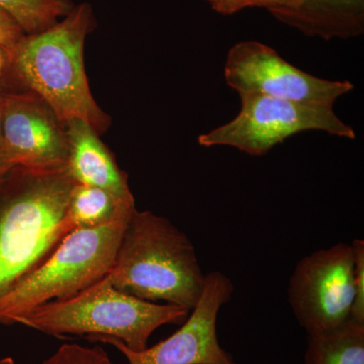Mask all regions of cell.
I'll return each instance as SVG.
<instances>
[{
    "label": "cell",
    "mask_w": 364,
    "mask_h": 364,
    "mask_svg": "<svg viewBox=\"0 0 364 364\" xmlns=\"http://www.w3.org/2000/svg\"><path fill=\"white\" fill-rule=\"evenodd\" d=\"M23 36L25 32L20 25L0 7V48L9 54Z\"/></svg>",
    "instance_id": "ac0fdd59"
},
{
    "label": "cell",
    "mask_w": 364,
    "mask_h": 364,
    "mask_svg": "<svg viewBox=\"0 0 364 364\" xmlns=\"http://www.w3.org/2000/svg\"><path fill=\"white\" fill-rule=\"evenodd\" d=\"M130 218L67 235L48 259L0 298V324L13 325L33 309L73 298L104 279Z\"/></svg>",
    "instance_id": "5b68a950"
},
{
    "label": "cell",
    "mask_w": 364,
    "mask_h": 364,
    "mask_svg": "<svg viewBox=\"0 0 364 364\" xmlns=\"http://www.w3.org/2000/svg\"><path fill=\"white\" fill-rule=\"evenodd\" d=\"M107 277L116 289L135 298L166 301L189 312L200 299L205 280L186 234L166 218L136 210Z\"/></svg>",
    "instance_id": "7a4b0ae2"
},
{
    "label": "cell",
    "mask_w": 364,
    "mask_h": 364,
    "mask_svg": "<svg viewBox=\"0 0 364 364\" xmlns=\"http://www.w3.org/2000/svg\"><path fill=\"white\" fill-rule=\"evenodd\" d=\"M234 289L233 282L225 273L205 274L200 298L181 329L150 348L133 351L121 340L111 337H98L93 342L116 347L129 364H238L223 348L217 333L220 310L231 301Z\"/></svg>",
    "instance_id": "9c48e42d"
},
{
    "label": "cell",
    "mask_w": 364,
    "mask_h": 364,
    "mask_svg": "<svg viewBox=\"0 0 364 364\" xmlns=\"http://www.w3.org/2000/svg\"><path fill=\"white\" fill-rule=\"evenodd\" d=\"M269 13L308 37L348 40L364 33V0H299Z\"/></svg>",
    "instance_id": "7c38bea8"
},
{
    "label": "cell",
    "mask_w": 364,
    "mask_h": 364,
    "mask_svg": "<svg viewBox=\"0 0 364 364\" xmlns=\"http://www.w3.org/2000/svg\"><path fill=\"white\" fill-rule=\"evenodd\" d=\"M135 210V207L119 202L104 189L75 182L62 219V229L68 235L75 230L107 224L117 218L130 217Z\"/></svg>",
    "instance_id": "4fadbf2b"
},
{
    "label": "cell",
    "mask_w": 364,
    "mask_h": 364,
    "mask_svg": "<svg viewBox=\"0 0 364 364\" xmlns=\"http://www.w3.org/2000/svg\"><path fill=\"white\" fill-rule=\"evenodd\" d=\"M299 0H245L246 7H264L268 11L294 6Z\"/></svg>",
    "instance_id": "ffe728a7"
},
{
    "label": "cell",
    "mask_w": 364,
    "mask_h": 364,
    "mask_svg": "<svg viewBox=\"0 0 364 364\" xmlns=\"http://www.w3.org/2000/svg\"><path fill=\"white\" fill-rule=\"evenodd\" d=\"M304 364H364V324L350 318L332 331L308 335Z\"/></svg>",
    "instance_id": "5bb4252c"
},
{
    "label": "cell",
    "mask_w": 364,
    "mask_h": 364,
    "mask_svg": "<svg viewBox=\"0 0 364 364\" xmlns=\"http://www.w3.org/2000/svg\"><path fill=\"white\" fill-rule=\"evenodd\" d=\"M0 148L16 166L38 172L66 169L67 139L47 112L23 98H2Z\"/></svg>",
    "instance_id": "30bf717a"
},
{
    "label": "cell",
    "mask_w": 364,
    "mask_h": 364,
    "mask_svg": "<svg viewBox=\"0 0 364 364\" xmlns=\"http://www.w3.org/2000/svg\"><path fill=\"white\" fill-rule=\"evenodd\" d=\"M240 100L237 117L198 136L200 146H228L252 156H262L301 132H325L350 140L356 136L353 128L345 124L332 107L261 95H242Z\"/></svg>",
    "instance_id": "8992f818"
},
{
    "label": "cell",
    "mask_w": 364,
    "mask_h": 364,
    "mask_svg": "<svg viewBox=\"0 0 364 364\" xmlns=\"http://www.w3.org/2000/svg\"><path fill=\"white\" fill-rule=\"evenodd\" d=\"M67 126L69 176L76 183L104 189L124 205L135 207L126 177L97 138L95 129L82 119H72Z\"/></svg>",
    "instance_id": "8fae6325"
},
{
    "label": "cell",
    "mask_w": 364,
    "mask_h": 364,
    "mask_svg": "<svg viewBox=\"0 0 364 364\" xmlns=\"http://www.w3.org/2000/svg\"><path fill=\"white\" fill-rule=\"evenodd\" d=\"M1 100H2V97H0V102H1Z\"/></svg>",
    "instance_id": "484cf974"
},
{
    "label": "cell",
    "mask_w": 364,
    "mask_h": 364,
    "mask_svg": "<svg viewBox=\"0 0 364 364\" xmlns=\"http://www.w3.org/2000/svg\"><path fill=\"white\" fill-rule=\"evenodd\" d=\"M16 166H11V165H4V166H0V186L4 183V181H6L7 176H9V172L11 171Z\"/></svg>",
    "instance_id": "44dd1931"
},
{
    "label": "cell",
    "mask_w": 364,
    "mask_h": 364,
    "mask_svg": "<svg viewBox=\"0 0 364 364\" xmlns=\"http://www.w3.org/2000/svg\"><path fill=\"white\" fill-rule=\"evenodd\" d=\"M1 129H2V100L0 102V141H1Z\"/></svg>",
    "instance_id": "cb8c5ba5"
},
{
    "label": "cell",
    "mask_w": 364,
    "mask_h": 364,
    "mask_svg": "<svg viewBox=\"0 0 364 364\" xmlns=\"http://www.w3.org/2000/svg\"><path fill=\"white\" fill-rule=\"evenodd\" d=\"M0 364H16L11 358H0Z\"/></svg>",
    "instance_id": "603a6c76"
},
{
    "label": "cell",
    "mask_w": 364,
    "mask_h": 364,
    "mask_svg": "<svg viewBox=\"0 0 364 364\" xmlns=\"http://www.w3.org/2000/svg\"><path fill=\"white\" fill-rule=\"evenodd\" d=\"M224 77L239 97L261 95L332 107L354 88L347 80H327L306 73L256 41L237 43L229 50Z\"/></svg>",
    "instance_id": "ba28073f"
},
{
    "label": "cell",
    "mask_w": 364,
    "mask_h": 364,
    "mask_svg": "<svg viewBox=\"0 0 364 364\" xmlns=\"http://www.w3.org/2000/svg\"><path fill=\"white\" fill-rule=\"evenodd\" d=\"M42 364H116L100 346L63 344Z\"/></svg>",
    "instance_id": "2e32d148"
},
{
    "label": "cell",
    "mask_w": 364,
    "mask_h": 364,
    "mask_svg": "<svg viewBox=\"0 0 364 364\" xmlns=\"http://www.w3.org/2000/svg\"><path fill=\"white\" fill-rule=\"evenodd\" d=\"M92 14L88 4L73 7L63 21L23 36L11 52L20 77L64 123L82 119L93 129L104 117L91 95L85 69V42Z\"/></svg>",
    "instance_id": "3957f363"
},
{
    "label": "cell",
    "mask_w": 364,
    "mask_h": 364,
    "mask_svg": "<svg viewBox=\"0 0 364 364\" xmlns=\"http://www.w3.org/2000/svg\"><path fill=\"white\" fill-rule=\"evenodd\" d=\"M4 50L0 48V72H1L2 66H4Z\"/></svg>",
    "instance_id": "d4e9b609"
},
{
    "label": "cell",
    "mask_w": 364,
    "mask_h": 364,
    "mask_svg": "<svg viewBox=\"0 0 364 364\" xmlns=\"http://www.w3.org/2000/svg\"><path fill=\"white\" fill-rule=\"evenodd\" d=\"M189 311L169 304L152 303L116 289L107 275L97 284L65 301H50L16 318L45 334L62 337L86 335L121 340L133 351L147 348L148 340L163 325L179 324Z\"/></svg>",
    "instance_id": "277c9868"
},
{
    "label": "cell",
    "mask_w": 364,
    "mask_h": 364,
    "mask_svg": "<svg viewBox=\"0 0 364 364\" xmlns=\"http://www.w3.org/2000/svg\"><path fill=\"white\" fill-rule=\"evenodd\" d=\"M217 13L230 16L246 9L245 0H207Z\"/></svg>",
    "instance_id": "d6986e66"
},
{
    "label": "cell",
    "mask_w": 364,
    "mask_h": 364,
    "mask_svg": "<svg viewBox=\"0 0 364 364\" xmlns=\"http://www.w3.org/2000/svg\"><path fill=\"white\" fill-rule=\"evenodd\" d=\"M354 254V301L351 320L364 324V241L355 239L351 243Z\"/></svg>",
    "instance_id": "e0dca14e"
},
{
    "label": "cell",
    "mask_w": 364,
    "mask_h": 364,
    "mask_svg": "<svg viewBox=\"0 0 364 364\" xmlns=\"http://www.w3.org/2000/svg\"><path fill=\"white\" fill-rule=\"evenodd\" d=\"M4 165H11V166H16V165L9 161V158L6 157V155L4 154V151H2L1 148H0V166H4Z\"/></svg>",
    "instance_id": "7402d4cb"
},
{
    "label": "cell",
    "mask_w": 364,
    "mask_h": 364,
    "mask_svg": "<svg viewBox=\"0 0 364 364\" xmlns=\"http://www.w3.org/2000/svg\"><path fill=\"white\" fill-rule=\"evenodd\" d=\"M74 184L66 169L38 172L16 166L0 186V298L67 236L61 223Z\"/></svg>",
    "instance_id": "6da1fadb"
},
{
    "label": "cell",
    "mask_w": 364,
    "mask_h": 364,
    "mask_svg": "<svg viewBox=\"0 0 364 364\" xmlns=\"http://www.w3.org/2000/svg\"><path fill=\"white\" fill-rule=\"evenodd\" d=\"M354 294L353 249L343 242L301 258L287 287L289 306L306 335L332 331L348 322Z\"/></svg>",
    "instance_id": "52a82bcc"
},
{
    "label": "cell",
    "mask_w": 364,
    "mask_h": 364,
    "mask_svg": "<svg viewBox=\"0 0 364 364\" xmlns=\"http://www.w3.org/2000/svg\"><path fill=\"white\" fill-rule=\"evenodd\" d=\"M0 7L28 35L51 28L73 9L69 0H0Z\"/></svg>",
    "instance_id": "9a60e30c"
}]
</instances>
